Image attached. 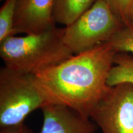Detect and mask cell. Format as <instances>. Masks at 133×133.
Here are the masks:
<instances>
[{
  "label": "cell",
  "mask_w": 133,
  "mask_h": 133,
  "mask_svg": "<svg viewBox=\"0 0 133 133\" xmlns=\"http://www.w3.org/2000/svg\"><path fill=\"white\" fill-rule=\"evenodd\" d=\"M117 52L103 43L36 74V82L48 104L66 106L89 118L110 87L108 76Z\"/></svg>",
  "instance_id": "6da1fadb"
},
{
  "label": "cell",
  "mask_w": 133,
  "mask_h": 133,
  "mask_svg": "<svg viewBox=\"0 0 133 133\" xmlns=\"http://www.w3.org/2000/svg\"><path fill=\"white\" fill-rule=\"evenodd\" d=\"M65 28L56 26L36 34L10 36L0 43L4 66L23 74H36L74 56L64 41Z\"/></svg>",
  "instance_id": "7a4b0ae2"
},
{
  "label": "cell",
  "mask_w": 133,
  "mask_h": 133,
  "mask_svg": "<svg viewBox=\"0 0 133 133\" xmlns=\"http://www.w3.org/2000/svg\"><path fill=\"white\" fill-rule=\"evenodd\" d=\"M48 105L35 75L6 66L0 69V127L23 123L33 111Z\"/></svg>",
  "instance_id": "3957f363"
},
{
  "label": "cell",
  "mask_w": 133,
  "mask_h": 133,
  "mask_svg": "<svg viewBox=\"0 0 133 133\" xmlns=\"http://www.w3.org/2000/svg\"><path fill=\"white\" fill-rule=\"evenodd\" d=\"M124 26L106 0H96L82 16L65 27L64 41L75 55L79 54L108 43Z\"/></svg>",
  "instance_id": "277c9868"
},
{
  "label": "cell",
  "mask_w": 133,
  "mask_h": 133,
  "mask_svg": "<svg viewBox=\"0 0 133 133\" xmlns=\"http://www.w3.org/2000/svg\"><path fill=\"white\" fill-rule=\"evenodd\" d=\"M89 118L102 133H133V84L110 86Z\"/></svg>",
  "instance_id": "5b68a950"
},
{
  "label": "cell",
  "mask_w": 133,
  "mask_h": 133,
  "mask_svg": "<svg viewBox=\"0 0 133 133\" xmlns=\"http://www.w3.org/2000/svg\"><path fill=\"white\" fill-rule=\"evenodd\" d=\"M54 0H17L14 35L36 34L54 27Z\"/></svg>",
  "instance_id": "8992f818"
},
{
  "label": "cell",
  "mask_w": 133,
  "mask_h": 133,
  "mask_svg": "<svg viewBox=\"0 0 133 133\" xmlns=\"http://www.w3.org/2000/svg\"><path fill=\"white\" fill-rule=\"evenodd\" d=\"M41 110L43 122L39 133H96V124L70 108L48 104Z\"/></svg>",
  "instance_id": "52a82bcc"
},
{
  "label": "cell",
  "mask_w": 133,
  "mask_h": 133,
  "mask_svg": "<svg viewBox=\"0 0 133 133\" xmlns=\"http://www.w3.org/2000/svg\"><path fill=\"white\" fill-rule=\"evenodd\" d=\"M96 0H54L55 23L65 26L71 25L92 6Z\"/></svg>",
  "instance_id": "ba28073f"
},
{
  "label": "cell",
  "mask_w": 133,
  "mask_h": 133,
  "mask_svg": "<svg viewBox=\"0 0 133 133\" xmlns=\"http://www.w3.org/2000/svg\"><path fill=\"white\" fill-rule=\"evenodd\" d=\"M121 83L133 84V56L128 52H118L107 79L109 86Z\"/></svg>",
  "instance_id": "9c48e42d"
},
{
  "label": "cell",
  "mask_w": 133,
  "mask_h": 133,
  "mask_svg": "<svg viewBox=\"0 0 133 133\" xmlns=\"http://www.w3.org/2000/svg\"><path fill=\"white\" fill-rule=\"evenodd\" d=\"M16 3L17 0H6L0 9V43L14 36Z\"/></svg>",
  "instance_id": "30bf717a"
},
{
  "label": "cell",
  "mask_w": 133,
  "mask_h": 133,
  "mask_svg": "<svg viewBox=\"0 0 133 133\" xmlns=\"http://www.w3.org/2000/svg\"><path fill=\"white\" fill-rule=\"evenodd\" d=\"M108 43L118 52H128L133 56V23L124 25Z\"/></svg>",
  "instance_id": "8fae6325"
},
{
  "label": "cell",
  "mask_w": 133,
  "mask_h": 133,
  "mask_svg": "<svg viewBox=\"0 0 133 133\" xmlns=\"http://www.w3.org/2000/svg\"><path fill=\"white\" fill-rule=\"evenodd\" d=\"M106 1L124 25L132 23L133 0H106Z\"/></svg>",
  "instance_id": "7c38bea8"
},
{
  "label": "cell",
  "mask_w": 133,
  "mask_h": 133,
  "mask_svg": "<svg viewBox=\"0 0 133 133\" xmlns=\"http://www.w3.org/2000/svg\"><path fill=\"white\" fill-rule=\"evenodd\" d=\"M0 133H34L26 124L23 123L14 126L0 127Z\"/></svg>",
  "instance_id": "4fadbf2b"
},
{
  "label": "cell",
  "mask_w": 133,
  "mask_h": 133,
  "mask_svg": "<svg viewBox=\"0 0 133 133\" xmlns=\"http://www.w3.org/2000/svg\"><path fill=\"white\" fill-rule=\"evenodd\" d=\"M132 23H133V10H132Z\"/></svg>",
  "instance_id": "5bb4252c"
},
{
  "label": "cell",
  "mask_w": 133,
  "mask_h": 133,
  "mask_svg": "<svg viewBox=\"0 0 133 133\" xmlns=\"http://www.w3.org/2000/svg\"><path fill=\"white\" fill-rule=\"evenodd\" d=\"M1 1H2V0H1Z\"/></svg>",
  "instance_id": "9a60e30c"
}]
</instances>
